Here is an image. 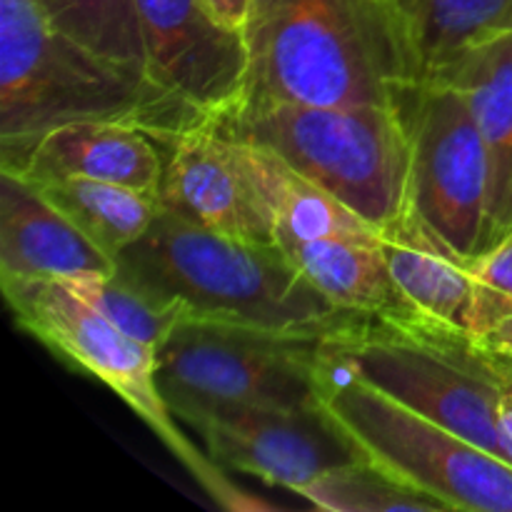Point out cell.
I'll list each match as a JSON object with an SVG mask.
<instances>
[{"label":"cell","mask_w":512,"mask_h":512,"mask_svg":"<svg viewBox=\"0 0 512 512\" xmlns=\"http://www.w3.org/2000/svg\"><path fill=\"white\" fill-rule=\"evenodd\" d=\"M325 348L365 383L500 458L495 413L512 383V360L485 350L470 333L425 315L370 318Z\"/></svg>","instance_id":"cell-5"},{"label":"cell","mask_w":512,"mask_h":512,"mask_svg":"<svg viewBox=\"0 0 512 512\" xmlns=\"http://www.w3.org/2000/svg\"><path fill=\"white\" fill-rule=\"evenodd\" d=\"M243 40V105L408 108L428 80L413 30L390 0H250Z\"/></svg>","instance_id":"cell-1"},{"label":"cell","mask_w":512,"mask_h":512,"mask_svg":"<svg viewBox=\"0 0 512 512\" xmlns=\"http://www.w3.org/2000/svg\"><path fill=\"white\" fill-rule=\"evenodd\" d=\"M478 345L512 360V230L473 260V325Z\"/></svg>","instance_id":"cell-23"},{"label":"cell","mask_w":512,"mask_h":512,"mask_svg":"<svg viewBox=\"0 0 512 512\" xmlns=\"http://www.w3.org/2000/svg\"><path fill=\"white\" fill-rule=\"evenodd\" d=\"M320 340L183 318L158 348V383L175 418L220 405H320Z\"/></svg>","instance_id":"cell-8"},{"label":"cell","mask_w":512,"mask_h":512,"mask_svg":"<svg viewBox=\"0 0 512 512\" xmlns=\"http://www.w3.org/2000/svg\"><path fill=\"white\" fill-rule=\"evenodd\" d=\"M118 263L20 175L0 170V278H108Z\"/></svg>","instance_id":"cell-14"},{"label":"cell","mask_w":512,"mask_h":512,"mask_svg":"<svg viewBox=\"0 0 512 512\" xmlns=\"http://www.w3.org/2000/svg\"><path fill=\"white\" fill-rule=\"evenodd\" d=\"M408 20L425 73L478 40L512 30V0H390Z\"/></svg>","instance_id":"cell-20"},{"label":"cell","mask_w":512,"mask_h":512,"mask_svg":"<svg viewBox=\"0 0 512 512\" xmlns=\"http://www.w3.org/2000/svg\"><path fill=\"white\" fill-rule=\"evenodd\" d=\"M428 78L453 85L483 133L490 160V248L512 230V30L468 45Z\"/></svg>","instance_id":"cell-15"},{"label":"cell","mask_w":512,"mask_h":512,"mask_svg":"<svg viewBox=\"0 0 512 512\" xmlns=\"http://www.w3.org/2000/svg\"><path fill=\"white\" fill-rule=\"evenodd\" d=\"M85 120L135 125L163 145L213 123L143 68L55 28L40 0H0V153Z\"/></svg>","instance_id":"cell-3"},{"label":"cell","mask_w":512,"mask_h":512,"mask_svg":"<svg viewBox=\"0 0 512 512\" xmlns=\"http://www.w3.org/2000/svg\"><path fill=\"white\" fill-rule=\"evenodd\" d=\"M408 123L415 210L463 258L475 260L488 248L490 160L470 105L453 85L428 78L408 105Z\"/></svg>","instance_id":"cell-9"},{"label":"cell","mask_w":512,"mask_h":512,"mask_svg":"<svg viewBox=\"0 0 512 512\" xmlns=\"http://www.w3.org/2000/svg\"><path fill=\"white\" fill-rule=\"evenodd\" d=\"M300 498L318 510L333 512H440L448 505L403 480L390 475L380 465L358 458L353 463L328 470L300 490Z\"/></svg>","instance_id":"cell-21"},{"label":"cell","mask_w":512,"mask_h":512,"mask_svg":"<svg viewBox=\"0 0 512 512\" xmlns=\"http://www.w3.org/2000/svg\"><path fill=\"white\" fill-rule=\"evenodd\" d=\"M378 248L405 298L435 323L470 333L473 260L435 233L410 203L378 228Z\"/></svg>","instance_id":"cell-16"},{"label":"cell","mask_w":512,"mask_h":512,"mask_svg":"<svg viewBox=\"0 0 512 512\" xmlns=\"http://www.w3.org/2000/svg\"><path fill=\"white\" fill-rule=\"evenodd\" d=\"M65 283V280H63ZM70 288L100 310L110 323L118 325L128 335L150 348H160L170 330L183 318L158 308L150 298H145L135 285L120 278L118 273L108 278H83L70 280Z\"/></svg>","instance_id":"cell-24"},{"label":"cell","mask_w":512,"mask_h":512,"mask_svg":"<svg viewBox=\"0 0 512 512\" xmlns=\"http://www.w3.org/2000/svg\"><path fill=\"white\" fill-rule=\"evenodd\" d=\"M203 3L208 5L210 13H213L220 23H225L228 28L240 30V33H243L250 0H203Z\"/></svg>","instance_id":"cell-26"},{"label":"cell","mask_w":512,"mask_h":512,"mask_svg":"<svg viewBox=\"0 0 512 512\" xmlns=\"http://www.w3.org/2000/svg\"><path fill=\"white\" fill-rule=\"evenodd\" d=\"M280 250L338 308L370 318L423 315L398 288L378 243L293 240L280 243Z\"/></svg>","instance_id":"cell-17"},{"label":"cell","mask_w":512,"mask_h":512,"mask_svg":"<svg viewBox=\"0 0 512 512\" xmlns=\"http://www.w3.org/2000/svg\"><path fill=\"white\" fill-rule=\"evenodd\" d=\"M320 403L360 458L448 510L512 512V465L365 383L330 353Z\"/></svg>","instance_id":"cell-7"},{"label":"cell","mask_w":512,"mask_h":512,"mask_svg":"<svg viewBox=\"0 0 512 512\" xmlns=\"http://www.w3.org/2000/svg\"><path fill=\"white\" fill-rule=\"evenodd\" d=\"M33 185L110 258H118L135 240L143 238L155 218L163 213L158 193L128 188V185L75 178V175L35 180Z\"/></svg>","instance_id":"cell-19"},{"label":"cell","mask_w":512,"mask_h":512,"mask_svg":"<svg viewBox=\"0 0 512 512\" xmlns=\"http://www.w3.org/2000/svg\"><path fill=\"white\" fill-rule=\"evenodd\" d=\"M158 195L163 210L198 228L278 245L253 143L220 125L185 130L165 145Z\"/></svg>","instance_id":"cell-12"},{"label":"cell","mask_w":512,"mask_h":512,"mask_svg":"<svg viewBox=\"0 0 512 512\" xmlns=\"http://www.w3.org/2000/svg\"><path fill=\"white\" fill-rule=\"evenodd\" d=\"M118 275L178 318L303 340L348 338L370 315L330 303L273 243H250L163 213L115 258Z\"/></svg>","instance_id":"cell-2"},{"label":"cell","mask_w":512,"mask_h":512,"mask_svg":"<svg viewBox=\"0 0 512 512\" xmlns=\"http://www.w3.org/2000/svg\"><path fill=\"white\" fill-rule=\"evenodd\" d=\"M145 73L220 125L238 113L248 88L240 30L220 23L203 0H133Z\"/></svg>","instance_id":"cell-11"},{"label":"cell","mask_w":512,"mask_h":512,"mask_svg":"<svg viewBox=\"0 0 512 512\" xmlns=\"http://www.w3.org/2000/svg\"><path fill=\"white\" fill-rule=\"evenodd\" d=\"M260 183L275 223V243L293 240H358L378 243V228L350 210L318 183L285 163L278 153L253 143Z\"/></svg>","instance_id":"cell-18"},{"label":"cell","mask_w":512,"mask_h":512,"mask_svg":"<svg viewBox=\"0 0 512 512\" xmlns=\"http://www.w3.org/2000/svg\"><path fill=\"white\" fill-rule=\"evenodd\" d=\"M220 468L300 490L338 465L360 458L320 405H220L185 420Z\"/></svg>","instance_id":"cell-10"},{"label":"cell","mask_w":512,"mask_h":512,"mask_svg":"<svg viewBox=\"0 0 512 512\" xmlns=\"http://www.w3.org/2000/svg\"><path fill=\"white\" fill-rule=\"evenodd\" d=\"M165 145L148 130L123 123H68L48 130L23 148L0 153V170L23 180L90 178L158 193Z\"/></svg>","instance_id":"cell-13"},{"label":"cell","mask_w":512,"mask_h":512,"mask_svg":"<svg viewBox=\"0 0 512 512\" xmlns=\"http://www.w3.org/2000/svg\"><path fill=\"white\" fill-rule=\"evenodd\" d=\"M495 433H498L500 458L512 465V383L500 395L498 413H495Z\"/></svg>","instance_id":"cell-25"},{"label":"cell","mask_w":512,"mask_h":512,"mask_svg":"<svg viewBox=\"0 0 512 512\" xmlns=\"http://www.w3.org/2000/svg\"><path fill=\"white\" fill-rule=\"evenodd\" d=\"M0 288L18 328L123 398L220 508L233 512L268 508V503L243 493L208 453H200L185 438L160 390L158 348L140 343L110 323L63 280L0 278Z\"/></svg>","instance_id":"cell-6"},{"label":"cell","mask_w":512,"mask_h":512,"mask_svg":"<svg viewBox=\"0 0 512 512\" xmlns=\"http://www.w3.org/2000/svg\"><path fill=\"white\" fill-rule=\"evenodd\" d=\"M220 128L278 153L375 228L413 203L408 108L253 100Z\"/></svg>","instance_id":"cell-4"},{"label":"cell","mask_w":512,"mask_h":512,"mask_svg":"<svg viewBox=\"0 0 512 512\" xmlns=\"http://www.w3.org/2000/svg\"><path fill=\"white\" fill-rule=\"evenodd\" d=\"M50 23L118 63L145 70L133 0H40Z\"/></svg>","instance_id":"cell-22"}]
</instances>
